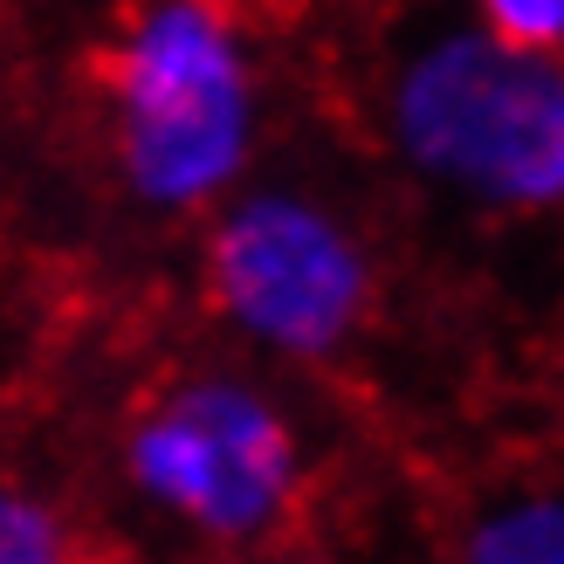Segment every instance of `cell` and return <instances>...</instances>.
Returning a JSON list of instances; mask_svg holds the SVG:
<instances>
[{"label": "cell", "mask_w": 564, "mask_h": 564, "mask_svg": "<svg viewBox=\"0 0 564 564\" xmlns=\"http://www.w3.org/2000/svg\"><path fill=\"white\" fill-rule=\"evenodd\" d=\"M118 180L152 214H220L262 138V83L228 0H138L104 63Z\"/></svg>", "instance_id": "obj_1"}, {"label": "cell", "mask_w": 564, "mask_h": 564, "mask_svg": "<svg viewBox=\"0 0 564 564\" xmlns=\"http://www.w3.org/2000/svg\"><path fill=\"white\" fill-rule=\"evenodd\" d=\"M386 138L413 180L489 214L564 207V48L489 21L427 35L386 90Z\"/></svg>", "instance_id": "obj_2"}, {"label": "cell", "mask_w": 564, "mask_h": 564, "mask_svg": "<svg viewBox=\"0 0 564 564\" xmlns=\"http://www.w3.org/2000/svg\"><path fill=\"white\" fill-rule=\"evenodd\" d=\"M124 482L165 523L207 544H256L303 496V441L275 392L235 372L173 379L124 434Z\"/></svg>", "instance_id": "obj_3"}, {"label": "cell", "mask_w": 564, "mask_h": 564, "mask_svg": "<svg viewBox=\"0 0 564 564\" xmlns=\"http://www.w3.org/2000/svg\"><path fill=\"white\" fill-rule=\"evenodd\" d=\"M214 310L269 358H337L372 317V248L303 186H241L207 235Z\"/></svg>", "instance_id": "obj_4"}, {"label": "cell", "mask_w": 564, "mask_h": 564, "mask_svg": "<svg viewBox=\"0 0 564 564\" xmlns=\"http://www.w3.org/2000/svg\"><path fill=\"white\" fill-rule=\"evenodd\" d=\"M462 564H564V489H517L475 510Z\"/></svg>", "instance_id": "obj_5"}, {"label": "cell", "mask_w": 564, "mask_h": 564, "mask_svg": "<svg viewBox=\"0 0 564 564\" xmlns=\"http://www.w3.org/2000/svg\"><path fill=\"white\" fill-rule=\"evenodd\" d=\"M0 564H69V530L42 496H8L0 502Z\"/></svg>", "instance_id": "obj_6"}, {"label": "cell", "mask_w": 564, "mask_h": 564, "mask_svg": "<svg viewBox=\"0 0 564 564\" xmlns=\"http://www.w3.org/2000/svg\"><path fill=\"white\" fill-rule=\"evenodd\" d=\"M475 14L530 48H564V0H475Z\"/></svg>", "instance_id": "obj_7"}]
</instances>
